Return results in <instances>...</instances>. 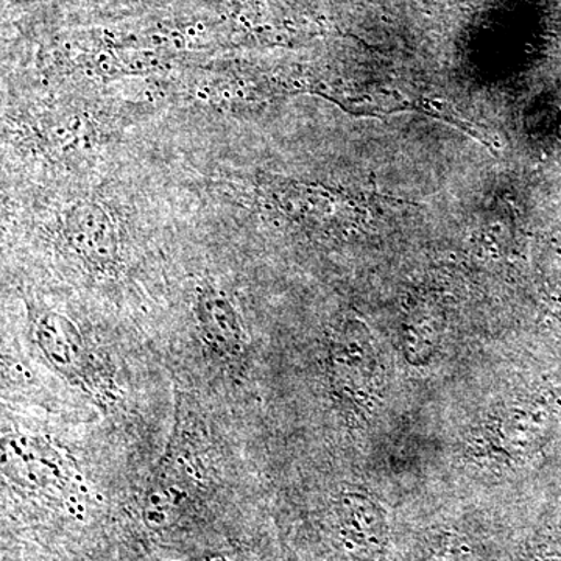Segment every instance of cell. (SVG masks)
I'll use <instances>...</instances> for the list:
<instances>
[{
    "mask_svg": "<svg viewBox=\"0 0 561 561\" xmlns=\"http://www.w3.org/2000/svg\"><path fill=\"white\" fill-rule=\"evenodd\" d=\"M36 342L51 367L91 394H106L111 379L105 365L72 321L46 313L36 324Z\"/></svg>",
    "mask_w": 561,
    "mask_h": 561,
    "instance_id": "6da1fadb",
    "label": "cell"
},
{
    "mask_svg": "<svg viewBox=\"0 0 561 561\" xmlns=\"http://www.w3.org/2000/svg\"><path fill=\"white\" fill-rule=\"evenodd\" d=\"M195 320L203 341L224 357L241 356L245 350V332L232 302L221 291L205 287L194 306Z\"/></svg>",
    "mask_w": 561,
    "mask_h": 561,
    "instance_id": "7a4b0ae2",
    "label": "cell"
},
{
    "mask_svg": "<svg viewBox=\"0 0 561 561\" xmlns=\"http://www.w3.org/2000/svg\"><path fill=\"white\" fill-rule=\"evenodd\" d=\"M184 561H230V560L225 559V557L219 556V553H214V556L195 557V559L184 560Z\"/></svg>",
    "mask_w": 561,
    "mask_h": 561,
    "instance_id": "277c9868",
    "label": "cell"
},
{
    "mask_svg": "<svg viewBox=\"0 0 561 561\" xmlns=\"http://www.w3.org/2000/svg\"><path fill=\"white\" fill-rule=\"evenodd\" d=\"M66 236L72 249L99 268L117 260V239L108 214L98 205H80L70 210Z\"/></svg>",
    "mask_w": 561,
    "mask_h": 561,
    "instance_id": "3957f363",
    "label": "cell"
}]
</instances>
